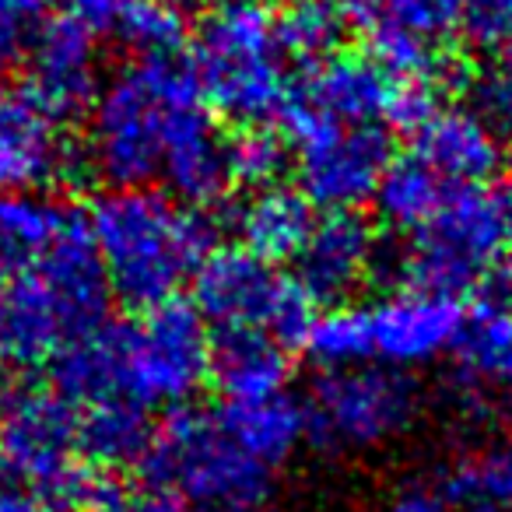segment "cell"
Listing matches in <instances>:
<instances>
[{
    "mask_svg": "<svg viewBox=\"0 0 512 512\" xmlns=\"http://www.w3.org/2000/svg\"><path fill=\"white\" fill-rule=\"evenodd\" d=\"M313 204L302 190L285 183L260 186L239 207L235 228L242 235V249L256 253L267 264L295 260L313 232Z\"/></svg>",
    "mask_w": 512,
    "mask_h": 512,
    "instance_id": "d6986e66",
    "label": "cell"
},
{
    "mask_svg": "<svg viewBox=\"0 0 512 512\" xmlns=\"http://www.w3.org/2000/svg\"><path fill=\"white\" fill-rule=\"evenodd\" d=\"M218 421L256 463L271 467L274 474L309 439V411L292 393H278V397L267 400L221 404Z\"/></svg>",
    "mask_w": 512,
    "mask_h": 512,
    "instance_id": "ffe728a7",
    "label": "cell"
},
{
    "mask_svg": "<svg viewBox=\"0 0 512 512\" xmlns=\"http://www.w3.org/2000/svg\"><path fill=\"white\" fill-rule=\"evenodd\" d=\"M78 158L64 123L36 106L29 95L0 106V190L43 193L46 186L64 183Z\"/></svg>",
    "mask_w": 512,
    "mask_h": 512,
    "instance_id": "e0dca14e",
    "label": "cell"
},
{
    "mask_svg": "<svg viewBox=\"0 0 512 512\" xmlns=\"http://www.w3.org/2000/svg\"><path fill=\"white\" fill-rule=\"evenodd\" d=\"M348 25L365 32L369 57L404 81L432 85L442 46L456 32L460 0H344Z\"/></svg>",
    "mask_w": 512,
    "mask_h": 512,
    "instance_id": "4fadbf2b",
    "label": "cell"
},
{
    "mask_svg": "<svg viewBox=\"0 0 512 512\" xmlns=\"http://www.w3.org/2000/svg\"><path fill=\"white\" fill-rule=\"evenodd\" d=\"M46 8L50 0H0V67L32 50L46 25Z\"/></svg>",
    "mask_w": 512,
    "mask_h": 512,
    "instance_id": "4dcf8cb0",
    "label": "cell"
},
{
    "mask_svg": "<svg viewBox=\"0 0 512 512\" xmlns=\"http://www.w3.org/2000/svg\"><path fill=\"white\" fill-rule=\"evenodd\" d=\"M407 85L411 81L390 74L369 53H334L313 67L285 109H299L341 127H397Z\"/></svg>",
    "mask_w": 512,
    "mask_h": 512,
    "instance_id": "5bb4252c",
    "label": "cell"
},
{
    "mask_svg": "<svg viewBox=\"0 0 512 512\" xmlns=\"http://www.w3.org/2000/svg\"><path fill=\"white\" fill-rule=\"evenodd\" d=\"M228 158H232L235 183H246L253 190H260V186L278 183L281 169H285L288 148L267 127H242L239 137H228Z\"/></svg>",
    "mask_w": 512,
    "mask_h": 512,
    "instance_id": "f1b7e54d",
    "label": "cell"
},
{
    "mask_svg": "<svg viewBox=\"0 0 512 512\" xmlns=\"http://www.w3.org/2000/svg\"><path fill=\"white\" fill-rule=\"evenodd\" d=\"M0 512H57V509H53L50 498L32 488V484L0 474Z\"/></svg>",
    "mask_w": 512,
    "mask_h": 512,
    "instance_id": "d590c367",
    "label": "cell"
},
{
    "mask_svg": "<svg viewBox=\"0 0 512 512\" xmlns=\"http://www.w3.org/2000/svg\"><path fill=\"white\" fill-rule=\"evenodd\" d=\"M190 74L211 113L239 127H267L292 99L288 60L264 0H221L193 36Z\"/></svg>",
    "mask_w": 512,
    "mask_h": 512,
    "instance_id": "5b68a950",
    "label": "cell"
},
{
    "mask_svg": "<svg viewBox=\"0 0 512 512\" xmlns=\"http://www.w3.org/2000/svg\"><path fill=\"white\" fill-rule=\"evenodd\" d=\"M25 57H29V78L22 95H29L36 106H43L60 123L92 109L102 88L99 46L92 32L67 18L46 22Z\"/></svg>",
    "mask_w": 512,
    "mask_h": 512,
    "instance_id": "9a60e30c",
    "label": "cell"
},
{
    "mask_svg": "<svg viewBox=\"0 0 512 512\" xmlns=\"http://www.w3.org/2000/svg\"><path fill=\"white\" fill-rule=\"evenodd\" d=\"M288 134L295 144L299 190L323 211H358L376 197L390 169V130L386 127H341L285 109Z\"/></svg>",
    "mask_w": 512,
    "mask_h": 512,
    "instance_id": "8fae6325",
    "label": "cell"
},
{
    "mask_svg": "<svg viewBox=\"0 0 512 512\" xmlns=\"http://www.w3.org/2000/svg\"><path fill=\"white\" fill-rule=\"evenodd\" d=\"M379 264V235L355 211H330L295 256V281L313 302L344 306Z\"/></svg>",
    "mask_w": 512,
    "mask_h": 512,
    "instance_id": "2e32d148",
    "label": "cell"
},
{
    "mask_svg": "<svg viewBox=\"0 0 512 512\" xmlns=\"http://www.w3.org/2000/svg\"><path fill=\"white\" fill-rule=\"evenodd\" d=\"M358 337H362L365 365H390V369H414L456 351L463 334L460 299L421 288H397L376 302L355 306Z\"/></svg>",
    "mask_w": 512,
    "mask_h": 512,
    "instance_id": "7c38bea8",
    "label": "cell"
},
{
    "mask_svg": "<svg viewBox=\"0 0 512 512\" xmlns=\"http://www.w3.org/2000/svg\"><path fill=\"white\" fill-rule=\"evenodd\" d=\"M386 512H460L456 498L449 491L446 477L432 474H411L390 491L386 498Z\"/></svg>",
    "mask_w": 512,
    "mask_h": 512,
    "instance_id": "d6a6232c",
    "label": "cell"
},
{
    "mask_svg": "<svg viewBox=\"0 0 512 512\" xmlns=\"http://www.w3.org/2000/svg\"><path fill=\"white\" fill-rule=\"evenodd\" d=\"M151 488L183 505H256L271 495L274 470L256 463L218 421V411H176L155 428L144 456Z\"/></svg>",
    "mask_w": 512,
    "mask_h": 512,
    "instance_id": "ba28073f",
    "label": "cell"
},
{
    "mask_svg": "<svg viewBox=\"0 0 512 512\" xmlns=\"http://www.w3.org/2000/svg\"><path fill=\"white\" fill-rule=\"evenodd\" d=\"M155 428L148 411L127 400H102V404L81 407V453L88 463L99 467H127L144 463Z\"/></svg>",
    "mask_w": 512,
    "mask_h": 512,
    "instance_id": "603a6c76",
    "label": "cell"
},
{
    "mask_svg": "<svg viewBox=\"0 0 512 512\" xmlns=\"http://www.w3.org/2000/svg\"><path fill=\"white\" fill-rule=\"evenodd\" d=\"M512 253V190L453 186L442 207L404 253L407 288L460 299L477 292L484 274Z\"/></svg>",
    "mask_w": 512,
    "mask_h": 512,
    "instance_id": "52a82bcc",
    "label": "cell"
},
{
    "mask_svg": "<svg viewBox=\"0 0 512 512\" xmlns=\"http://www.w3.org/2000/svg\"><path fill=\"white\" fill-rule=\"evenodd\" d=\"M456 32L477 50H498L512 39V0H460Z\"/></svg>",
    "mask_w": 512,
    "mask_h": 512,
    "instance_id": "1f68e13d",
    "label": "cell"
},
{
    "mask_svg": "<svg viewBox=\"0 0 512 512\" xmlns=\"http://www.w3.org/2000/svg\"><path fill=\"white\" fill-rule=\"evenodd\" d=\"M53 4L64 11L67 22L81 25L95 36V32H113L127 0H53Z\"/></svg>",
    "mask_w": 512,
    "mask_h": 512,
    "instance_id": "e575fe53",
    "label": "cell"
},
{
    "mask_svg": "<svg viewBox=\"0 0 512 512\" xmlns=\"http://www.w3.org/2000/svg\"><path fill=\"white\" fill-rule=\"evenodd\" d=\"M288 348L264 334H218L211 348V379L225 404L288 393Z\"/></svg>",
    "mask_w": 512,
    "mask_h": 512,
    "instance_id": "44dd1931",
    "label": "cell"
},
{
    "mask_svg": "<svg viewBox=\"0 0 512 512\" xmlns=\"http://www.w3.org/2000/svg\"><path fill=\"white\" fill-rule=\"evenodd\" d=\"M470 99H474V113L498 137L512 134V39L505 46H498L495 60L474 78Z\"/></svg>",
    "mask_w": 512,
    "mask_h": 512,
    "instance_id": "f546056e",
    "label": "cell"
},
{
    "mask_svg": "<svg viewBox=\"0 0 512 512\" xmlns=\"http://www.w3.org/2000/svg\"><path fill=\"white\" fill-rule=\"evenodd\" d=\"M71 218V211L50 204L43 193L0 190V274L18 278L43 264Z\"/></svg>",
    "mask_w": 512,
    "mask_h": 512,
    "instance_id": "7402d4cb",
    "label": "cell"
},
{
    "mask_svg": "<svg viewBox=\"0 0 512 512\" xmlns=\"http://www.w3.org/2000/svg\"><path fill=\"white\" fill-rule=\"evenodd\" d=\"M204 106L190 67L176 57L130 60L102 81L81 158L106 179L109 190L151 186L162 176L165 151L183 123Z\"/></svg>",
    "mask_w": 512,
    "mask_h": 512,
    "instance_id": "3957f363",
    "label": "cell"
},
{
    "mask_svg": "<svg viewBox=\"0 0 512 512\" xmlns=\"http://www.w3.org/2000/svg\"><path fill=\"white\" fill-rule=\"evenodd\" d=\"M193 306L218 334H264L285 348H302L316 320L299 281L242 246L211 249L193 278Z\"/></svg>",
    "mask_w": 512,
    "mask_h": 512,
    "instance_id": "9c48e42d",
    "label": "cell"
},
{
    "mask_svg": "<svg viewBox=\"0 0 512 512\" xmlns=\"http://www.w3.org/2000/svg\"><path fill=\"white\" fill-rule=\"evenodd\" d=\"M344 32H348L344 0H285L274 11V36L285 60L295 64L316 67L334 57Z\"/></svg>",
    "mask_w": 512,
    "mask_h": 512,
    "instance_id": "d4e9b609",
    "label": "cell"
},
{
    "mask_svg": "<svg viewBox=\"0 0 512 512\" xmlns=\"http://www.w3.org/2000/svg\"><path fill=\"white\" fill-rule=\"evenodd\" d=\"M109 281L88 235L85 214H74L53 253L29 274L8 278L0 299V362L43 369L64 351L106 327Z\"/></svg>",
    "mask_w": 512,
    "mask_h": 512,
    "instance_id": "277c9868",
    "label": "cell"
},
{
    "mask_svg": "<svg viewBox=\"0 0 512 512\" xmlns=\"http://www.w3.org/2000/svg\"><path fill=\"white\" fill-rule=\"evenodd\" d=\"M169 4H176V8H200L207 0H169Z\"/></svg>",
    "mask_w": 512,
    "mask_h": 512,
    "instance_id": "f35d334b",
    "label": "cell"
},
{
    "mask_svg": "<svg viewBox=\"0 0 512 512\" xmlns=\"http://www.w3.org/2000/svg\"><path fill=\"white\" fill-rule=\"evenodd\" d=\"M186 512H260L256 505H193Z\"/></svg>",
    "mask_w": 512,
    "mask_h": 512,
    "instance_id": "74e56055",
    "label": "cell"
},
{
    "mask_svg": "<svg viewBox=\"0 0 512 512\" xmlns=\"http://www.w3.org/2000/svg\"><path fill=\"white\" fill-rule=\"evenodd\" d=\"M0 474L43 491L57 512L92 505L99 484L81 453V411L57 386L18 383L0 393Z\"/></svg>",
    "mask_w": 512,
    "mask_h": 512,
    "instance_id": "8992f818",
    "label": "cell"
},
{
    "mask_svg": "<svg viewBox=\"0 0 512 512\" xmlns=\"http://www.w3.org/2000/svg\"><path fill=\"white\" fill-rule=\"evenodd\" d=\"M414 158L449 186H488L505 162L502 137L474 109L439 106L414 130Z\"/></svg>",
    "mask_w": 512,
    "mask_h": 512,
    "instance_id": "ac0fdd59",
    "label": "cell"
},
{
    "mask_svg": "<svg viewBox=\"0 0 512 512\" xmlns=\"http://www.w3.org/2000/svg\"><path fill=\"white\" fill-rule=\"evenodd\" d=\"M505 414H509V421H512V390H509V400H505Z\"/></svg>",
    "mask_w": 512,
    "mask_h": 512,
    "instance_id": "60d3db41",
    "label": "cell"
},
{
    "mask_svg": "<svg viewBox=\"0 0 512 512\" xmlns=\"http://www.w3.org/2000/svg\"><path fill=\"white\" fill-rule=\"evenodd\" d=\"M477 292H481V302H488V306L512 309V253H505L502 260L484 274Z\"/></svg>",
    "mask_w": 512,
    "mask_h": 512,
    "instance_id": "8d00e7d4",
    "label": "cell"
},
{
    "mask_svg": "<svg viewBox=\"0 0 512 512\" xmlns=\"http://www.w3.org/2000/svg\"><path fill=\"white\" fill-rule=\"evenodd\" d=\"M113 32L137 60H144V57H172L183 46L186 25L179 8L169 4V0H127Z\"/></svg>",
    "mask_w": 512,
    "mask_h": 512,
    "instance_id": "83f0119b",
    "label": "cell"
},
{
    "mask_svg": "<svg viewBox=\"0 0 512 512\" xmlns=\"http://www.w3.org/2000/svg\"><path fill=\"white\" fill-rule=\"evenodd\" d=\"M460 512H512V446L467 456L446 477Z\"/></svg>",
    "mask_w": 512,
    "mask_h": 512,
    "instance_id": "4316f807",
    "label": "cell"
},
{
    "mask_svg": "<svg viewBox=\"0 0 512 512\" xmlns=\"http://www.w3.org/2000/svg\"><path fill=\"white\" fill-rule=\"evenodd\" d=\"M85 512H186V505L148 484V488H99Z\"/></svg>",
    "mask_w": 512,
    "mask_h": 512,
    "instance_id": "836d02e7",
    "label": "cell"
},
{
    "mask_svg": "<svg viewBox=\"0 0 512 512\" xmlns=\"http://www.w3.org/2000/svg\"><path fill=\"white\" fill-rule=\"evenodd\" d=\"M309 435L337 453H369L404 439L421 414V390L404 369H323L309 390Z\"/></svg>",
    "mask_w": 512,
    "mask_h": 512,
    "instance_id": "30bf717a",
    "label": "cell"
},
{
    "mask_svg": "<svg viewBox=\"0 0 512 512\" xmlns=\"http://www.w3.org/2000/svg\"><path fill=\"white\" fill-rule=\"evenodd\" d=\"M109 292L134 309L179 299L211 256L214 228L204 211L155 186L106 190L85 214Z\"/></svg>",
    "mask_w": 512,
    "mask_h": 512,
    "instance_id": "7a4b0ae2",
    "label": "cell"
},
{
    "mask_svg": "<svg viewBox=\"0 0 512 512\" xmlns=\"http://www.w3.org/2000/svg\"><path fill=\"white\" fill-rule=\"evenodd\" d=\"M453 355L470 386L498 383L512 390V309L481 302L467 313Z\"/></svg>",
    "mask_w": 512,
    "mask_h": 512,
    "instance_id": "484cf974",
    "label": "cell"
},
{
    "mask_svg": "<svg viewBox=\"0 0 512 512\" xmlns=\"http://www.w3.org/2000/svg\"><path fill=\"white\" fill-rule=\"evenodd\" d=\"M211 327L193 302L169 299L137 320L106 323L53 362V386L74 407L127 400L183 407L211 379Z\"/></svg>",
    "mask_w": 512,
    "mask_h": 512,
    "instance_id": "6da1fadb",
    "label": "cell"
},
{
    "mask_svg": "<svg viewBox=\"0 0 512 512\" xmlns=\"http://www.w3.org/2000/svg\"><path fill=\"white\" fill-rule=\"evenodd\" d=\"M449 190H453V186L435 176L421 158L407 155V158H393L372 200H376V207H379V218H383L393 232L414 235L432 221V214L442 207Z\"/></svg>",
    "mask_w": 512,
    "mask_h": 512,
    "instance_id": "cb8c5ba5",
    "label": "cell"
},
{
    "mask_svg": "<svg viewBox=\"0 0 512 512\" xmlns=\"http://www.w3.org/2000/svg\"><path fill=\"white\" fill-rule=\"evenodd\" d=\"M4 102H8V99H4V95H0V106H4Z\"/></svg>",
    "mask_w": 512,
    "mask_h": 512,
    "instance_id": "b9f144b4",
    "label": "cell"
},
{
    "mask_svg": "<svg viewBox=\"0 0 512 512\" xmlns=\"http://www.w3.org/2000/svg\"><path fill=\"white\" fill-rule=\"evenodd\" d=\"M4 292H8V278L0 274V299H4Z\"/></svg>",
    "mask_w": 512,
    "mask_h": 512,
    "instance_id": "ab89813d",
    "label": "cell"
}]
</instances>
